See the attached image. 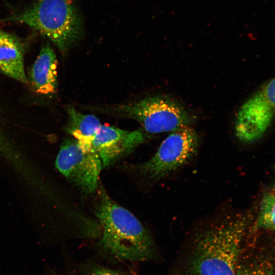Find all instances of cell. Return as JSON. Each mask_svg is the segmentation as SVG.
Listing matches in <instances>:
<instances>
[{
    "mask_svg": "<svg viewBox=\"0 0 275 275\" xmlns=\"http://www.w3.org/2000/svg\"><path fill=\"white\" fill-rule=\"evenodd\" d=\"M82 275H127L121 271L97 264H92L86 267Z\"/></svg>",
    "mask_w": 275,
    "mask_h": 275,
    "instance_id": "5bb4252c",
    "label": "cell"
},
{
    "mask_svg": "<svg viewBox=\"0 0 275 275\" xmlns=\"http://www.w3.org/2000/svg\"><path fill=\"white\" fill-rule=\"evenodd\" d=\"M10 148L9 144L4 134L0 128V151H8Z\"/></svg>",
    "mask_w": 275,
    "mask_h": 275,
    "instance_id": "2e32d148",
    "label": "cell"
},
{
    "mask_svg": "<svg viewBox=\"0 0 275 275\" xmlns=\"http://www.w3.org/2000/svg\"><path fill=\"white\" fill-rule=\"evenodd\" d=\"M264 99L275 109V77L259 90Z\"/></svg>",
    "mask_w": 275,
    "mask_h": 275,
    "instance_id": "9a60e30c",
    "label": "cell"
},
{
    "mask_svg": "<svg viewBox=\"0 0 275 275\" xmlns=\"http://www.w3.org/2000/svg\"><path fill=\"white\" fill-rule=\"evenodd\" d=\"M241 219H227L200 233L188 269L193 275H237L244 232Z\"/></svg>",
    "mask_w": 275,
    "mask_h": 275,
    "instance_id": "7a4b0ae2",
    "label": "cell"
},
{
    "mask_svg": "<svg viewBox=\"0 0 275 275\" xmlns=\"http://www.w3.org/2000/svg\"><path fill=\"white\" fill-rule=\"evenodd\" d=\"M275 116V109L258 91L240 107L235 122L237 138L243 143L255 141L264 135Z\"/></svg>",
    "mask_w": 275,
    "mask_h": 275,
    "instance_id": "ba28073f",
    "label": "cell"
},
{
    "mask_svg": "<svg viewBox=\"0 0 275 275\" xmlns=\"http://www.w3.org/2000/svg\"><path fill=\"white\" fill-rule=\"evenodd\" d=\"M146 132L140 128L123 130L102 125L92 142L101 161L102 168L113 165L132 152L146 140Z\"/></svg>",
    "mask_w": 275,
    "mask_h": 275,
    "instance_id": "52a82bcc",
    "label": "cell"
},
{
    "mask_svg": "<svg viewBox=\"0 0 275 275\" xmlns=\"http://www.w3.org/2000/svg\"><path fill=\"white\" fill-rule=\"evenodd\" d=\"M30 79L35 91L50 96L58 88V61L54 50L48 44L41 49L30 72Z\"/></svg>",
    "mask_w": 275,
    "mask_h": 275,
    "instance_id": "9c48e42d",
    "label": "cell"
},
{
    "mask_svg": "<svg viewBox=\"0 0 275 275\" xmlns=\"http://www.w3.org/2000/svg\"><path fill=\"white\" fill-rule=\"evenodd\" d=\"M96 215L102 227L100 247L115 259L139 262L150 259L154 244L149 232L129 210L100 191Z\"/></svg>",
    "mask_w": 275,
    "mask_h": 275,
    "instance_id": "6da1fadb",
    "label": "cell"
},
{
    "mask_svg": "<svg viewBox=\"0 0 275 275\" xmlns=\"http://www.w3.org/2000/svg\"><path fill=\"white\" fill-rule=\"evenodd\" d=\"M257 224L258 227L275 230V195L264 197Z\"/></svg>",
    "mask_w": 275,
    "mask_h": 275,
    "instance_id": "4fadbf2b",
    "label": "cell"
},
{
    "mask_svg": "<svg viewBox=\"0 0 275 275\" xmlns=\"http://www.w3.org/2000/svg\"><path fill=\"white\" fill-rule=\"evenodd\" d=\"M273 265L270 261L257 259L240 261L238 264L237 275H272Z\"/></svg>",
    "mask_w": 275,
    "mask_h": 275,
    "instance_id": "7c38bea8",
    "label": "cell"
},
{
    "mask_svg": "<svg viewBox=\"0 0 275 275\" xmlns=\"http://www.w3.org/2000/svg\"><path fill=\"white\" fill-rule=\"evenodd\" d=\"M110 113L134 119L148 133L172 131L188 126L193 117L179 102L171 98L154 96L106 109Z\"/></svg>",
    "mask_w": 275,
    "mask_h": 275,
    "instance_id": "277c9868",
    "label": "cell"
},
{
    "mask_svg": "<svg viewBox=\"0 0 275 275\" xmlns=\"http://www.w3.org/2000/svg\"><path fill=\"white\" fill-rule=\"evenodd\" d=\"M0 72L16 80L28 83L22 46L15 37L2 31H0Z\"/></svg>",
    "mask_w": 275,
    "mask_h": 275,
    "instance_id": "30bf717a",
    "label": "cell"
},
{
    "mask_svg": "<svg viewBox=\"0 0 275 275\" xmlns=\"http://www.w3.org/2000/svg\"><path fill=\"white\" fill-rule=\"evenodd\" d=\"M60 172L83 193H93L102 168L100 158L92 145L72 138L65 140L56 160Z\"/></svg>",
    "mask_w": 275,
    "mask_h": 275,
    "instance_id": "5b68a950",
    "label": "cell"
},
{
    "mask_svg": "<svg viewBox=\"0 0 275 275\" xmlns=\"http://www.w3.org/2000/svg\"><path fill=\"white\" fill-rule=\"evenodd\" d=\"M67 111L68 119L64 130L80 142L92 145L102 125L98 118L93 115L81 114L72 106H69Z\"/></svg>",
    "mask_w": 275,
    "mask_h": 275,
    "instance_id": "8fae6325",
    "label": "cell"
},
{
    "mask_svg": "<svg viewBox=\"0 0 275 275\" xmlns=\"http://www.w3.org/2000/svg\"><path fill=\"white\" fill-rule=\"evenodd\" d=\"M199 138L188 126L172 131L161 143L155 154L138 169L143 175L152 179L163 178L182 166L196 154Z\"/></svg>",
    "mask_w": 275,
    "mask_h": 275,
    "instance_id": "8992f818",
    "label": "cell"
},
{
    "mask_svg": "<svg viewBox=\"0 0 275 275\" xmlns=\"http://www.w3.org/2000/svg\"><path fill=\"white\" fill-rule=\"evenodd\" d=\"M5 20L19 22L39 31L62 52L83 34L81 17L71 0H38Z\"/></svg>",
    "mask_w": 275,
    "mask_h": 275,
    "instance_id": "3957f363",
    "label": "cell"
}]
</instances>
